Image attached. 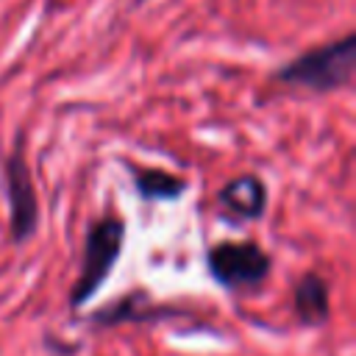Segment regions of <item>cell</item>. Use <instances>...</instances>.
Wrapping results in <instances>:
<instances>
[{
    "instance_id": "6da1fadb",
    "label": "cell",
    "mask_w": 356,
    "mask_h": 356,
    "mask_svg": "<svg viewBox=\"0 0 356 356\" xmlns=\"http://www.w3.org/2000/svg\"><path fill=\"white\" fill-rule=\"evenodd\" d=\"M353 70H356V33L348 31L339 39L298 53L292 61L281 64L273 72V81L314 95H331L353 83Z\"/></svg>"
},
{
    "instance_id": "7a4b0ae2",
    "label": "cell",
    "mask_w": 356,
    "mask_h": 356,
    "mask_svg": "<svg viewBox=\"0 0 356 356\" xmlns=\"http://www.w3.org/2000/svg\"><path fill=\"white\" fill-rule=\"evenodd\" d=\"M125 236H128V225L114 209H108L106 214L95 217L86 225L78 278H75V284H72V289L67 295L70 312L86 309L95 300V295L106 286L111 270L117 267V261L122 256Z\"/></svg>"
},
{
    "instance_id": "3957f363",
    "label": "cell",
    "mask_w": 356,
    "mask_h": 356,
    "mask_svg": "<svg viewBox=\"0 0 356 356\" xmlns=\"http://www.w3.org/2000/svg\"><path fill=\"white\" fill-rule=\"evenodd\" d=\"M0 184H3V197L8 206V239L17 248L28 245L33 234L39 231L42 211H39V195H36V184L31 175L22 131H17L11 150L0 156Z\"/></svg>"
},
{
    "instance_id": "277c9868",
    "label": "cell",
    "mask_w": 356,
    "mask_h": 356,
    "mask_svg": "<svg viewBox=\"0 0 356 356\" xmlns=\"http://www.w3.org/2000/svg\"><path fill=\"white\" fill-rule=\"evenodd\" d=\"M203 264L209 278L225 292L256 289L273 273L270 250L253 239H220L206 248Z\"/></svg>"
},
{
    "instance_id": "5b68a950",
    "label": "cell",
    "mask_w": 356,
    "mask_h": 356,
    "mask_svg": "<svg viewBox=\"0 0 356 356\" xmlns=\"http://www.w3.org/2000/svg\"><path fill=\"white\" fill-rule=\"evenodd\" d=\"M181 317H189V312L172 303H159L145 289H131L114 298L111 303L89 312L81 323L89 331H106L117 325H161V323H172Z\"/></svg>"
},
{
    "instance_id": "8992f818",
    "label": "cell",
    "mask_w": 356,
    "mask_h": 356,
    "mask_svg": "<svg viewBox=\"0 0 356 356\" xmlns=\"http://www.w3.org/2000/svg\"><path fill=\"white\" fill-rule=\"evenodd\" d=\"M267 184L256 172H242L225 181L217 189V203H220V217L242 225V222H259L267 214Z\"/></svg>"
},
{
    "instance_id": "52a82bcc",
    "label": "cell",
    "mask_w": 356,
    "mask_h": 356,
    "mask_svg": "<svg viewBox=\"0 0 356 356\" xmlns=\"http://www.w3.org/2000/svg\"><path fill=\"white\" fill-rule=\"evenodd\" d=\"M292 312L306 328H320L331 320V286L320 273L306 270L292 284Z\"/></svg>"
},
{
    "instance_id": "ba28073f",
    "label": "cell",
    "mask_w": 356,
    "mask_h": 356,
    "mask_svg": "<svg viewBox=\"0 0 356 356\" xmlns=\"http://www.w3.org/2000/svg\"><path fill=\"white\" fill-rule=\"evenodd\" d=\"M125 172L134 184V192L145 203H175L186 195L189 181L178 172L164 167H145V164H125Z\"/></svg>"
},
{
    "instance_id": "9c48e42d",
    "label": "cell",
    "mask_w": 356,
    "mask_h": 356,
    "mask_svg": "<svg viewBox=\"0 0 356 356\" xmlns=\"http://www.w3.org/2000/svg\"><path fill=\"white\" fill-rule=\"evenodd\" d=\"M142 3H147V0H134V6H142Z\"/></svg>"
}]
</instances>
